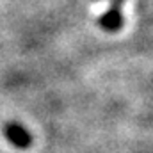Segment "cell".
Segmentation results:
<instances>
[{"label": "cell", "instance_id": "obj_3", "mask_svg": "<svg viewBox=\"0 0 153 153\" xmlns=\"http://www.w3.org/2000/svg\"><path fill=\"white\" fill-rule=\"evenodd\" d=\"M125 0H109V7H116V9H119V5L123 4Z\"/></svg>", "mask_w": 153, "mask_h": 153}, {"label": "cell", "instance_id": "obj_2", "mask_svg": "<svg viewBox=\"0 0 153 153\" xmlns=\"http://www.w3.org/2000/svg\"><path fill=\"white\" fill-rule=\"evenodd\" d=\"M98 25L107 30V32H117L121 27H123V14L119 9L116 7H109L98 20Z\"/></svg>", "mask_w": 153, "mask_h": 153}, {"label": "cell", "instance_id": "obj_1", "mask_svg": "<svg viewBox=\"0 0 153 153\" xmlns=\"http://www.w3.org/2000/svg\"><path fill=\"white\" fill-rule=\"evenodd\" d=\"M4 134H5L7 141L11 144H14L16 148H29L30 143H32L30 134L18 123H7L5 128H4Z\"/></svg>", "mask_w": 153, "mask_h": 153}]
</instances>
